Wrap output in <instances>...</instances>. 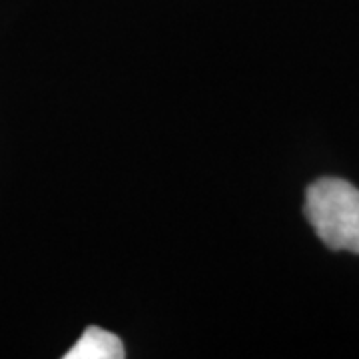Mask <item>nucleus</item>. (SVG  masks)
<instances>
[{
  "label": "nucleus",
  "instance_id": "nucleus-1",
  "mask_svg": "<svg viewBox=\"0 0 359 359\" xmlns=\"http://www.w3.org/2000/svg\"><path fill=\"white\" fill-rule=\"evenodd\" d=\"M304 214L330 250L359 254V190L351 182L327 176L309 184Z\"/></svg>",
  "mask_w": 359,
  "mask_h": 359
},
{
  "label": "nucleus",
  "instance_id": "nucleus-2",
  "mask_svg": "<svg viewBox=\"0 0 359 359\" xmlns=\"http://www.w3.org/2000/svg\"><path fill=\"white\" fill-rule=\"evenodd\" d=\"M124 355V344L118 335L90 325L65 353V359H122Z\"/></svg>",
  "mask_w": 359,
  "mask_h": 359
}]
</instances>
